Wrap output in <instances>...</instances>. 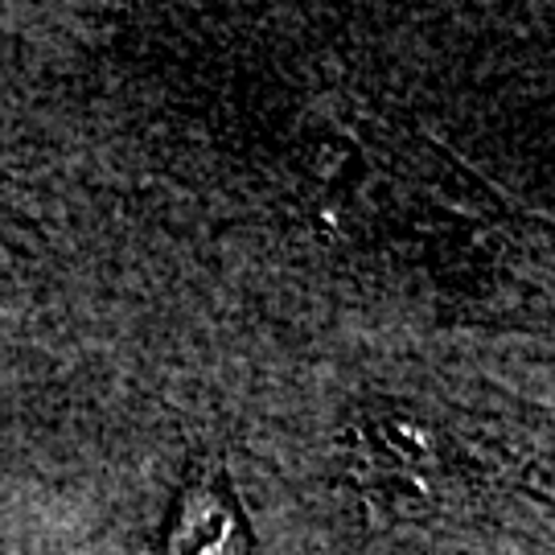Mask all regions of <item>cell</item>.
I'll return each instance as SVG.
<instances>
[{"mask_svg": "<svg viewBox=\"0 0 555 555\" xmlns=\"http://www.w3.org/2000/svg\"><path fill=\"white\" fill-rule=\"evenodd\" d=\"M251 539L219 469H202L185 481L178 511L165 531V555H247Z\"/></svg>", "mask_w": 555, "mask_h": 555, "instance_id": "6da1fadb", "label": "cell"}, {"mask_svg": "<svg viewBox=\"0 0 555 555\" xmlns=\"http://www.w3.org/2000/svg\"><path fill=\"white\" fill-rule=\"evenodd\" d=\"M358 481L366 486V494L375 498H399L403 486L416 481V469L424 461H433L428 437L420 433L412 420L403 416H362L350 437Z\"/></svg>", "mask_w": 555, "mask_h": 555, "instance_id": "7a4b0ae2", "label": "cell"}]
</instances>
